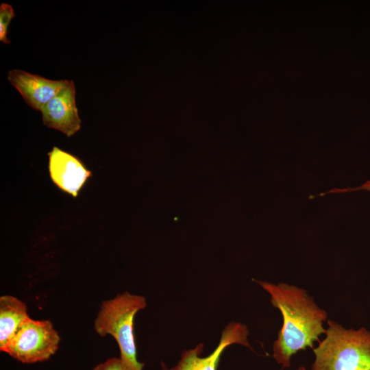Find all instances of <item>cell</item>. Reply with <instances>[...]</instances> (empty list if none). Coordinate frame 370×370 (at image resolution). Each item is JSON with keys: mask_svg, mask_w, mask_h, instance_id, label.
<instances>
[{"mask_svg": "<svg viewBox=\"0 0 370 370\" xmlns=\"http://www.w3.org/2000/svg\"><path fill=\"white\" fill-rule=\"evenodd\" d=\"M146 306L143 296L125 291L103 301L94 322L95 330L99 336L110 335L115 339L121 359L132 370H143L144 367L137 359L134 320L136 313Z\"/></svg>", "mask_w": 370, "mask_h": 370, "instance_id": "3957f363", "label": "cell"}, {"mask_svg": "<svg viewBox=\"0 0 370 370\" xmlns=\"http://www.w3.org/2000/svg\"><path fill=\"white\" fill-rule=\"evenodd\" d=\"M14 16L13 7L8 3H1L0 5V41L3 43H10V40L8 38V30Z\"/></svg>", "mask_w": 370, "mask_h": 370, "instance_id": "30bf717a", "label": "cell"}, {"mask_svg": "<svg viewBox=\"0 0 370 370\" xmlns=\"http://www.w3.org/2000/svg\"><path fill=\"white\" fill-rule=\"evenodd\" d=\"M49 173L53 183L62 191L77 197L92 172L77 156L57 147L47 153Z\"/></svg>", "mask_w": 370, "mask_h": 370, "instance_id": "8992f818", "label": "cell"}, {"mask_svg": "<svg viewBox=\"0 0 370 370\" xmlns=\"http://www.w3.org/2000/svg\"><path fill=\"white\" fill-rule=\"evenodd\" d=\"M92 370H132L121 358H110L95 366Z\"/></svg>", "mask_w": 370, "mask_h": 370, "instance_id": "8fae6325", "label": "cell"}, {"mask_svg": "<svg viewBox=\"0 0 370 370\" xmlns=\"http://www.w3.org/2000/svg\"><path fill=\"white\" fill-rule=\"evenodd\" d=\"M271 296L273 306L280 311L283 323L273 344V357L282 368H289L292 356L314 348L325 333L327 312L320 308L305 289L286 283L278 284L254 280Z\"/></svg>", "mask_w": 370, "mask_h": 370, "instance_id": "6da1fadb", "label": "cell"}, {"mask_svg": "<svg viewBox=\"0 0 370 370\" xmlns=\"http://www.w3.org/2000/svg\"><path fill=\"white\" fill-rule=\"evenodd\" d=\"M8 79L27 105L39 111L69 82L67 79H47L20 69L10 70L8 73Z\"/></svg>", "mask_w": 370, "mask_h": 370, "instance_id": "ba28073f", "label": "cell"}, {"mask_svg": "<svg viewBox=\"0 0 370 370\" xmlns=\"http://www.w3.org/2000/svg\"><path fill=\"white\" fill-rule=\"evenodd\" d=\"M60 341V336L51 321L28 317L3 352L22 363L42 362L56 352Z\"/></svg>", "mask_w": 370, "mask_h": 370, "instance_id": "277c9868", "label": "cell"}, {"mask_svg": "<svg viewBox=\"0 0 370 370\" xmlns=\"http://www.w3.org/2000/svg\"><path fill=\"white\" fill-rule=\"evenodd\" d=\"M325 338L313 348L310 370H370V331L328 320Z\"/></svg>", "mask_w": 370, "mask_h": 370, "instance_id": "7a4b0ae2", "label": "cell"}, {"mask_svg": "<svg viewBox=\"0 0 370 370\" xmlns=\"http://www.w3.org/2000/svg\"><path fill=\"white\" fill-rule=\"evenodd\" d=\"M248 335L245 325L231 322L223 329L218 346L210 355L201 356L204 345L200 343L194 349L184 350L180 360L173 367L168 369L161 362L162 370H217L221 356L228 346L237 343L251 348Z\"/></svg>", "mask_w": 370, "mask_h": 370, "instance_id": "5b68a950", "label": "cell"}, {"mask_svg": "<svg viewBox=\"0 0 370 370\" xmlns=\"http://www.w3.org/2000/svg\"><path fill=\"white\" fill-rule=\"evenodd\" d=\"M45 125L60 131L67 137L73 136L81 129V119L75 100L74 82L67 84L41 110Z\"/></svg>", "mask_w": 370, "mask_h": 370, "instance_id": "52a82bcc", "label": "cell"}, {"mask_svg": "<svg viewBox=\"0 0 370 370\" xmlns=\"http://www.w3.org/2000/svg\"><path fill=\"white\" fill-rule=\"evenodd\" d=\"M297 370H307L304 366H300Z\"/></svg>", "mask_w": 370, "mask_h": 370, "instance_id": "4fadbf2b", "label": "cell"}, {"mask_svg": "<svg viewBox=\"0 0 370 370\" xmlns=\"http://www.w3.org/2000/svg\"><path fill=\"white\" fill-rule=\"evenodd\" d=\"M370 190V180L367 181L366 183L362 184L361 186L355 188H345V189H332L330 190L328 192H326L321 195H325L328 193H345V192H350V191H356V190Z\"/></svg>", "mask_w": 370, "mask_h": 370, "instance_id": "7c38bea8", "label": "cell"}, {"mask_svg": "<svg viewBox=\"0 0 370 370\" xmlns=\"http://www.w3.org/2000/svg\"><path fill=\"white\" fill-rule=\"evenodd\" d=\"M29 317L26 304L12 295L0 297V350L3 351L23 322Z\"/></svg>", "mask_w": 370, "mask_h": 370, "instance_id": "9c48e42d", "label": "cell"}]
</instances>
